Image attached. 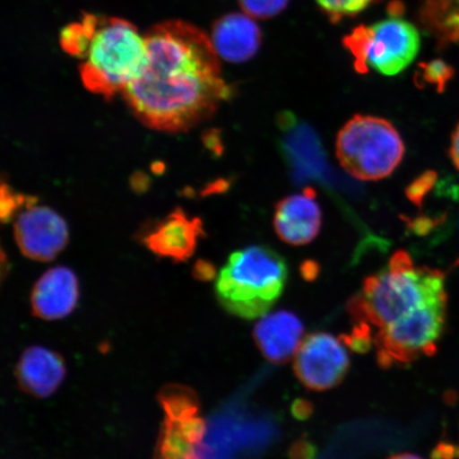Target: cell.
Wrapping results in <instances>:
<instances>
[{
	"mask_svg": "<svg viewBox=\"0 0 459 459\" xmlns=\"http://www.w3.org/2000/svg\"><path fill=\"white\" fill-rule=\"evenodd\" d=\"M281 147L298 182L325 180L330 175L323 147L315 132L290 113L281 114Z\"/></svg>",
	"mask_w": 459,
	"mask_h": 459,
	"instance_id": "8fae6325",
	"label": "cell"
},
{
	"mask_svg": "<svg viewBox=\"0 0 459 459\" xmlns=\"http://www.w3.org/2000/svg\"><path fill=\"white\" fill-rule=\"evenodd\" d=\"M164 420L153 459H211L204 444L205 421L196 393L183 385H166L159 394Z\"/></svg>",
	"mask_w": 459,
	"mask_h": 459,
	"instance_id": "52a82bcc",
	"label": "cell"
},
{
	"mask_svg": "<svg viewBox=\"0 0 459 459\" xmlns=\"http://www.w3.org/2000/svg\"><path fill=\"white\" fill-rule=\"evenodd\" d=\"M421 15L441 44L459 42V0H423Z\"/></svg>",
	"mask_w": 459,
	"mask_h": 459,
	"instance_id": "ac0fdd59",
	"label": "cell"
},
{
	"mask_svg": "<svg viewBox=\"0 0 459 459\" xmlns=\"http://www.w3.org/2000/svg\"><path fill=\"white\" fill-rule=\"evenodd\" d=\"M443 301H447L444 273L416 266L410 255L400 250L386 267L366 279L348 308L355 323L380 330L419 308Z\"/></svg>",
	"mask_w": 459,
	"mask_h": 459,
	"instance_id": "7a4b0ae2",
	"label": "cell"
},
{
	"mask_svg": "<svg viewBox=\"0 0 459 459\" xmlns=\"http://www.w3.org/2000/svg\"><path fill=\"white\" fill-rule=\"evenodd\" d=\"M324 13L332 21H340L344 17L357 15L380 0H315Z\"/></svg>",
	"mask_w": 459,
	"mask_h": 459,
	"instance_id": "ffe728a7",
	"label": "cell"
},
{
	"mask_svg": "<svg viewBox=\"0 0 459 459\" xmlns=\"http://www.w3.org/2000/svg\"><path fill=\"white\" fill-rule=\"evenodd\" d=\"M201 234V221L177 210L147 234L145 244L153 254L182 262L194 255Z\"/></svg>",
	"mask_w": 459,
	"mask_h": 459,
	"instance_id": "e0dca14e",
	"label": "cell"
},
{
	"mask_svg": "<svg viewBox=\"0 0 459 459\" xmlns=\"http://www.w3.org/2000/svg\"><path fill=\"white\" fill-rule=\"evenodd\" d=\"M447 301L430 304L384 326L373 336L383 367L411 364L432 357L445 330Z\"/></svg>",
	"mask_w": 459,
	"mask_h": 459,
	"instance_id": "ba28073f",
	"label": "cell"
},
{
	"mask_svg": "<svg viewBox=\"0 0 459 459\" xmlns=\"http://www.w3.org/2000/svg\"><path fill=\"white\" fill-rule=\"evenodd\" d=\"M287 275L286 263L278 252L268 247H247L230 255L218 275V300L240 318L263 317L282 295Z\"/></svg>",
	"mask_w": 459,
	"mask_h": 459,
	"instance_id": "3957f363",
	"label": "cell"
},
{
	"mask_svg": "<svg viewBox=\"0 0 459 459\" xmlns=\"http://www.w3.org/2000/svg\"><path fill=\"white\" fill-rule=\"evenodd\" d=\"M147 59L146 36L132 22L100 16L80 76L86 89L112 99L139 76Z\"/></svg>",
	"mask_w": 459,
	"mask_h": 459,
	"instance_id": "277c9868",
	"label": "cell"
},
{
	"mask_svg": "<svg viewBox=\"0 0 459 459\" xmlns=\"http://www.w3.org/2000/svg\"><path fill=\"white\" fill-rule=\"evenodd\" d=\"M323 225V212L315 191L307 188L280 201L275 208L273 227L286 244L303 246L317 238Z\"/></svg>",
	"mask_w": 459,
	"mask_h": 459,
	"instance_id": "7c38bea8",
	"label": "cell"
},
{
	"mask_svg": "<svg viewBox=\"0 0 459 459\" xmlns=\"http://www.w3.org/2000/svg\"><path fill=\"white\" fill-rule=\"evenodd\" d=\"M79 300V282L70 268L57 266L46 272L31 292L32 313L44 320L66 317Z\"/></svg>",
	"mask_w": 459,
	"mask_h": 459,
	"instance_id": "4fadbf2b",
	"label": "cell"
},
{
	"mask_svg": "<svg viewBox=\"0 0 459 459\" xmlns=\"http://www.w3.org/2000/svg\"><path fill=\"white\" fill-rule=\"evenodd\" d=\"M238 3L246 14L254 19L266 20L282 13L290 0H238Z\"/></svg>",
	"mask_w": 459,
	"mask_h": 459,
	"instance_id": "44dd1931",
	"label": "cell"
},
{
	"mask_svg": "<svg viewBox=\"0 0 459 459\" xmlns=\"http://www.w3.org/2000/svg\"><path fill=\"white\" fill-rule=\"evenodd\" d=\"M388 459H423L420 456L411 455V453H401V455H394Z\"/></svg>",
	"mask_w": 459,
	"mask_h": 459,
	"instance_id": "484cf974",
	"label": "cell"
},
{
	"mask_svg": "<svg viewBox=\"0 0 459 459\" xmlns=\"http://www.w3.org/2000/svg\"><path fill=\"white\" fill-rule=\"evenodd\" d=\"M100 16L84 14L82 20L62 29L60 44L68 55L82 60L99 24Z\"/></svg>",
	"mask_w": 459,
	"mask_h": 459,
	"instance_id": "d6986e66",
	"label": "cell"
},
{
	"mask_svg": "<svg viewBox=\"0 0 459 459\" xmlns=\"http://www.w3.org/2000/svg\"><path fill=\"white\" fill-rule=\"evenodd\" d=\"M145 36V65L123 94L148 127L186 131L210 117L231 95L221 76L220 56L200 28L166 21Z\"/></svg>",
	"mask_w": 459,
	"mask_h": 459,
	"instance_id": "6da1fadb",
	"label": "cell"
},
{
	"mask_svg": "<svg viewBox=\"0 0 459 459\" xmlns=\"http://www.w3.org/2000/svg\"><path fill=\"white\" fill-rule=\"evenodd\" d=\"M303 325L295 314L278 311L263 316L255 328L256 346L274 364H283L297 353L302 342Z\"/></svg>",
	"mask_w": 459,
	"mask_h": 459,
	"instance_id": "2e32d148",
	"label": "cell"
},
{
	"mask_svg": "<svg viewBox=\"0 0 459 459\" xmlns=\"http://www.w3.org/2000/svg\"><path fill=\"white\" fill-rule=\"evenodd\" d=\"M422 77L426 83L438 85L443 90L447 80L451 78V67L441 61H432L421 68Z\"/></svg>",
	"mask_w": 459,
	"mask_h": 459,
	"instance_id": "7402d4cb",
	"label": "cell"
},
{
	"mask_svg": "<svg viewBox=\"0 0 459 459\" xmlns=\"http://www.w3.org/2000/svg\"><path fill=\"white\" fill-rule=\"evenodd\" d=\"M36 199L31 197L19 196V195L11 191L7 186H3L2 192V217L5 221L13 217L16 211L22 206L34 203Z\"/></svg>",
	"mask_w": 459,
	"mask_h": 459,
	"instance_id": "603a6c76",
	"label": "cell"
},
{
	"mask_svg": "<svg viewBox=\"0 0 459 459\" xmlns=\"http://www.w3.org/2000/svg\"><path fill=\"white\" fill-rule=\"evenodd\" d=\"M65 364L61 355L44 347L25 350L16 367L20 387L39 399L54 394L65 381Z\"/></svg>",
	"mask_w": 459,
	"mask_h": 459,
	"instance_id": "9a60e30c",
	"label": "cell"
},
{
	"mask_svg": "<svg viewBox=\"0 0 459 459\" xmlns=\"http://www.w3.org/2000/svg\"><path fill=\"white\" fill-rule=\"evenodd\" d=\"M14 237L22 255L34 261L48 262L65 248L70 232L56 212L33 203L17 217Z\"/></svg>",
	"mask_w": 459,
	"mask_h": 459,
	"instance_id": "30bf717a",
	"label": "cell"
},
{
	"mask_svg": "<svg viewBox=\"0 0 459 459\" xmlns=\"http://www.w3.org/2000/svg\"><path fill=\"white\" fill-rule=\"evenodd\" d=\"M343 341L329 333L318 332L302 341L295 357V372L309 390L324 392L340 384L346 377L350 359Z\"/></svg>",
	"mask_w": 459,
	"mask_h": 459,
	"instance_id": "9c48e42d",
	"label": "cell"
},
{
	"mask_svg": "<svg viewBox=\"0 0 459 459\" xmlns=\"http://www.w3.org/2000/svg\"><path fill=\"white\" fill-rule=\"evenodd\" d=\"M420 43L416 26L401 15L359 27L344 42L354 56L358 72L373 70L384 76H395L409 67Z\"/></svg>",
	"mask_w": 459,
	"mask_h": 459,
	"instance_id": "8992f818",
	"label": "cell"
},
{
	"mask_svg": "<svg viewBox=\"0 0 459 459\" xmlns=\"http://www.w3.org/2000/svg\"><path fill=\"white\" fill-rule=\"evenodd\" d=\"M434 178L430 175H424L420 179H418L416 182L412 183V185L409 188V198L414 203H420L423 195L428 192V189L430 186H432Z\"/></svg>",
	"mask_w": 459,
	"mask_h": 459,
	"instance_id": "cb8c5ba5",
	"label": "cell"
},
{
	"mask_svg": "<svg viewBox=\"0 0 459 459\" xmlns=\"http://www.w3.org/2000/svg\"><path fill=\"white\" fill-rule=\"evenodd\" d=\"M404 143L386 119L357 115L343 126L336 141V154L343 169L357 179H385L404 156Z\"/></svg>",
	"mask_w": 459,
	"mask_h": 459,
	"instance_id": "5b68a950",
	"label": "cell"
},
{
	"mask_svg": "<svg viewBox=\"0 0 459 459\" xmlns=\"http://www.w3.org/2000/svg\"><path fill=\"white\" fill-rule=\"evenodd\" d=\"M210 38L220 59L232 63L251 60L262 42L255 19L245 13L221 17L215 22Z\"/></svg>",
	"mask_w": 459,
	"mask_h": 459,
	"instance_id": "5bb4252c",
	"label": "cell"
},
{
	"mask_svg": "<svg viewBox=\"0 0 459 459\" xmlns=\"http://www.w3.org/2000/svg\"><path fill=\"white\" fill-rule=\"evenodd\" d=\"M450 157L453 164L459 170V124L453 132L450 146Z\"/></svg>",
	"mask_w": 459,
	"mask_h": 459,
	"instance_id": "d4e9b609",
	"label": "cell"
}]
</instances>
